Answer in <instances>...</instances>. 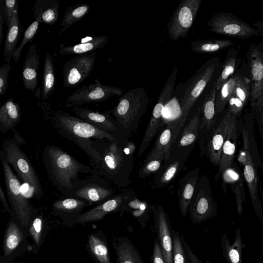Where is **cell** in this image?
<instances>
[{"label":"cell","instance_id":"cell-5","mask_svg":"<svg viewBox=\"0 0 263 263\" xmlns=\"http://www.w3.org/2000/svg\"><path fill=\"white\" fill-rule=\"evenodd\" d=\"M149 98L144 87L130 89L122 94L118 102L111 110V115L119 124L125 128L138 123L146 111Z\"/></svg>","mask_w":263,"mask_h":263},{"label":"cell","instance_id":"cell-49","mask_svg":"<svg viewBox=\"0 0 263 263\" xmlns=\"http://www.w3.org/2000/svg\"><path fill=\"white\" fill-rule=\"evenodd\" d=\"M151 263H165L159 239L156 237L154 241Z\"/></svg>","mask_w":263,"mask_h":263},{"label":"cell","instance_id":"cell-43","mask_svg":"<svg viewBox=\"0 0 263 263\" xmlns=\"http://www.w3.org/2000/svg\"><path fill=\"white\" fill-rule=\"evenodd\" d=\"M249 82L250 80L247 78L240 75L233 93V95L240 99L245 105L251 95Z\"/></svg>","mask_w":263,"mask_h":263},{"label":"cell","instance_id":"cell-48","mask_svg":"<svg viewBox=\"0 0 263 263\" xmlns=\"http://www.w3.org/2000/svg\"><path fill=\"white\" fill-rule=\"evenodd\" d=\"M5 11L6 15V25L10 24L15 11L18 9V1L17 0L4 1Z\"/></svg>","mask_w":263,"mask_h":263},{"label":"cell","instance_id":"cell-8","mask_svg":"<svg viewBox=\"0 0 263 263\" xmlns=\"http://www.w3.org/2000/svg\"><path fill=\"white\" fill-rule=\"evenodd\" d=\"M201 0H182L172 14L167 25L168 35L173 41L187 36L201 5Z\"/></svg>","mask_w":263,"mask_h":263},{"label":"cell","instance_id":"cell-11","mask_svg":"<svg viewBox=\"0 0 263 263\" xmlns=\"http://www.w3.org/2000/svg\"><path fill=\"white\" fill-rule=\"evenodd\" d=\"M96 51L72 58L64 64L63 87H73L80 85L90 74L96 59Z\"/></svg>","mask_w":263,"mask_h":263},{"label":"cell","instance_id":"cell-31","mask_svg":"<svg viewBox=\"0 0 263 263\" xmlns=\"http://www.w3.org/2000/svg\"><path fill=\"white\" fill-rule=\"evenodd\" d=\"M216 90L215 84L204 97L199 108L201 113L200 129L205 128L207 130L213 125L215 121V98Z\"/></svg>","mask_w":263,"mask_h":263},{"label":"cell","instance_id":"cell-10","mask_svg":"<svg viewBox=\"0 0 263 263\" xmlns=\"http://www.w3.org/2000/svg\"><path fill=\"white\" fill-rule=\"evenodd\" d=\"M124 89L112 86H105L96 78L95 83L89 85H83L66 100L68 107L80 106L82 105L105 101L115 96H121Z\"/></svg>","mask_w":263,"mask_h":263},{"label":"cell","instance_id":"cell-1","mask_svg":"<svg viewBox=\"0 0 263 263\" xmlns=\"http://www.w3.org/2000/svg\"><path fill=\"white\" fill-rule=\"evenodd\" d=\"M43 164L52 184L61 194L71 197L80 180V174H91V166L55 145H47L42 153Z\"/></svg>","mask_w":263,"mask_h":263},{"label":"cell","instance_id":"cell-25","mask_svg":"<svg viewBox=\"0 0 263 263\" xmlns=\"http://www.w3.org/2000/svg\"><path fill=\"white\" fill-rule=\"evenodd\" d=\"M232 166L226 169L221 174L223 183H229L233 191L236 201L237 211L241 215L243 211V202L245 199L243 181L239 170Z\"/></svg>","mask_w":263,"mask_h":263},{"label":"cell","instance_id":"cell-33","mask_svg":"<svg viewBox=\"0 0 263 263\" xmlns=\"http://www.w3.org/2000/svg\"><path fill=\"white\" fill-rule=\"evenodd\" d=\"M89 10V6L87 4H79L67 7L63 18L60 24L59 34H61L70 26L83 18Z\"/></svg>","mask_w":263,"mask_h":263},{"label":"cell","instance_id":"cell-50","mask_svg":"<svg viewBox=\"0 0 263 263\" xmlns=\"http://www.w3.org/2000/svg\"><path fill=\"white\" fill-rule=\"evenodd\" d=\"M185 248L187 256V263H210L208 260H206L205 262H203L198 258L197 255L193 252L187 242H185Z\"/></svg>","mask_w":263,"mask_h":263},{"label":"cell","instance_id":"cell-54","mask_svg":"<svg viewBox=\"0 0 263 263\" xmlns=\"http://www.w3.org/2000/svg\"><path fill=\"white\" fill-rule=\"evenodd\" d=\"M252 26L257 30L260 34L263 35V20L254 23Z\"/></svg>","mask_w":263,"mask_h":263},{"label":"cell","instance_id":"cell-3","mask_svg":"<svg viewBox=\"0 0 263 263\" xmlns=\"http://www.w3.org/2000/svg\"><path fill=\"white\" fill-rule=\"evenodd\" d=\"M85 153L94 173L115 182L118 181L124 158L117 140L92 139Z\"/></svg>","mask_w":263,"mask_h":263},{"label":"cell","instance_id":"cell-28","mask_svg":"<svg viewBox=\"0 0 263 263\" xmlns=\"http://www.w3.org/2000/svg\"><path fill=\"white\" fill-rule=\"evenodd\" d=\"M108 41V36L99 35L76 45L65 46L61 44L59 48V53L61 55L69 54L81 55L96 51L104 47Z\"/></svg>","mask_w":263,"mask_h":263},{"label":"cell","instance_id":"cell-41","mask_svg":"<svg viewBox=\"0 0 263 263\" xmlns=\"http://www.w3.org/2000/svg\"><path fill=\"white\" fill-rule=\"evenodd\" d=\"M89 246L91 252L100 263H111L108 249L100 238L91 235L89 238Z\"/></svg>","mask_w":263,"mask_h":263},{"label":"cell","instance_id":"cell-24","mask_svg":"<svg viewBox=\"0 0 263 263\" xmlns=\"http://www.w3.org/2000/svg\"><path fill=\"white\" fill-rule=\"evenodd\" d=\"M22 118L20 105L10 98L4 102L0 107V130L3 134L13 130Z\"/></svg>","mask_w":263,"mask_h":263},{"label":"cell","instance_id":"cell-45","mask_svg":"<svg viewBox=\"0 0 263 263\" xmlns=\"http://www.w3.org/2000/svg\"><path fill=\"white\" fill-rule=\"evenodd\" d=\"M42 226L43 216L40 214L34 219L30 228V233L37 245L40 243Z\"/></svg>","mask_w":263,"mask_h":263},{"label":"cell","instance_id":"cell-6","mask_svg":"<svg viewBox=\"0 0 263 263\" xmlns=\"http://www.w3.org/2000/svg\"><path fill=\"white\" fill-rule=\"evenodd\" d=\"M6 192L12 210L21 223L27 227L30 221L32 207L30 200L23 194L21 182L8 163L2 149L0 152Z\"/></svg>","mask_w":263,"mask_h":263},{"label":"cell","instance_id":"cell-35","mask_svg":"<svg viewBox=\"0 0 263 263\" xmlns=\"http://www.w3.org/2000/svg\"><path fill=\"white\" fill-rule=\"evenodd\" d=\"M89 204V203L85 200L67 197L53 202L52 208L55 212L61 214H79L85 207Z\"/></svg>","mask_w":263,"mask_h":263},{"label":"cell","instance_id":"cell-20","mask_svg":"<svg viewBox=\"0 0 263 263\" xmlns=\"http://www.w3.org/2000/svg\"><path fill=\"white\" fill-rule=\"evenodd\" d=\"M40 58L35 45L29 48L24 62L22 70V81L25 88L32 92L36 89L38 83V70Z\"/></svg>","mask_w":263,"mask_h":263},{"label":"cell","instance_id":"cell-2","mask_svg":"<svg viewBox=\"0 0 263 263\" xmlns=\"http://www.w3.org/2000/svg\"><path fill=\"white\" fill-rule=\"evenodd\" d=\"M43 119L48 122L62 137L74 143L85 153L92 139H108L116 141L111 134L61 110H55L51 104H40Z\"/></svg>","mask_w":263,"mask_h":263},{"label":"cell","instance_id":"cell-46","mask_svg":"<svg viewBox=\"0 0 263 263\" xmlns=\"http://www.w3.org/2000/svg\"><path fill=\"white\" fill-rule=\"evenodd\" d=\"M12 68L10 63H5L0 68V95H4L8 87L9 71Z\"/></svg>","mask_w":263,"mask_h":263},{"label":"cell","instance_id":"cell-40","mask_svg":"<svg viewBox=\"0 0 263 263\" xmlns=\"http://www.w3.org/2000/svg\"><path fill=\"white\" fill-rule=\"evenodd\" d=\"M173 241V263H187V256L185 248L186 242L182 234L171 229Z\"/></svg>","mask_w":263,"mask_h":263},{"label":"cell","instance_id":"cell-17","mask_svg":"<svg viewBox=\"0 0 263 263\" xmlns=\"http://www.w3.org/2000/svg\"><path fill=\"white\" fill-rule=\"evenodd\" d=\"M188 113L182 112L177 119L168 124L157 137L154 148L163 153L164 161L170 157L173 144L183 126Z\"/></svg>","mask_w":263,"mask_h":263},{"label":"cell","instance_id":"cell-12","mask_svg":"<svg viewBox=\"0 0 263 263\" xmlns=\"http://www.w3.org/2000/svg\"><path fill=\"white\" fill-rule=\"evenodd\" d=\"M243 146L239 159L243 164V176L247 183L255 213L263 224V213L258 196L257 177L252 156L250 153L248 131L243 130Z\"/></svg>","mask_w":263,"mask_h":263},{"label":"cell","instance_id":"cell-23","mask_svg":"<svg viewBox=\"0 0 263 263\" xmlns=\"http://www.w3.org/2000/svg\"><path fill=\"white\" fill-rule=\"evenodd\" d=\"M199 170L195 168L182 178L178 192L179 210L185 217L189 208L198 179Z\"/></svg>","mask_w":263,"mask_h":263},{"label":"cell","instance_id":"cell-22","mask_svg":"<svg viewBox=\"0 0 263 263\" xmlns=\"http://www.w3.org/2000/svg\"><path fill=\"white\" fill-rule=\"evenodd\" d=\"M236 118L232 115L228 132L222 147L218 176L221 175L223 172L231 167L233 163L238 138Z\"/></svg>","mask_w":263,"mask_h":263},{"label":"cell","instance_id":"cell-37","mask_svg":"<svg viewBox=\"0 0 263 263\" xmlns=\"http://www.w3.org/2000/svg\"><path fill=\"white\" fill-rule=\"evenodd\" d=\"M200 117L201 113L199 109L183 129L180 137L178 143L179 147L189 146L196 140L200 127Z\"/></svg>","mask_w":263,"mask_h":263},{"label":"cell","instance_id":"cell-4","mask_svg":"<svg viewBox=\"0 0 263 263\" xmlns=\"http://www.w3.org/2000/svg\"><path fill=\"white\" fill-rule=\"evenodd\" d=\"M3 148L10 166L21 180L30 186L34 197L37 199H41L44 196V192L38 175L20 145L13 138H10L4 141Z\"/></svg>","mask_w":263,"mask_h":263},{"label":"cell","instance_id":"cell-27","mask_svg":"<svg viewBox=\"0 0 263 263\" xmlns=\"http://www.w3.org/2000/svg\"><path fill=\"white\" fill-rule=\"evenodd\" d=\"M220 243L222 256L227 263H243L242 253L244 245L239 227L236 229L234 240L232 244L230 243L226 233L222 235Z\"/></svg>","mask_w":263,"mask_h":263},{"label":"cell","instance_id":"cell-14","mask_svg":"<svg viewBox=\"0 0 263 263\" xmlns=\"http://www.w3.org/2000/svg\"><path fill=\"white\" fill-rule=\"evenodd\" d=\"M154 230L158 237L165 263H173L172 227L167 213L161 205L152 208Z\"/></svg>","mask_w":263,"mask_h":263},{"label":"cell","instance_id":"cell-52","mask_svg":"<svg viewBox=\"0 0 263 263\" xmlns=\"http://www.w3.org/2000/svg\"><path fill=\"white\" fill-rule=\"evenodd\" d=\"M0 199L4 209L10 214H11V210L8 205L6 196L1 186L0 187Z\"/></svg>","mask_w":263,"mask_h":263},{"label":"cell","instance_id":"cell-15","mask_svg":"<svg viewBox=\"0 0 263 263\" xmlns=\"http://www.w3.org/2000/svg\"><path fill=\"white\" fill-rule=\"evenodd\" d=\"M196 195L189 211L192 223L199 224L215 216L217 208L211 196L204 190L200 189Z\"/></svg>","mask_w":263,"mask_h":263},{"label":"cell","instance_id":"cell-7","mask_svg":"<svg viewBox=\"0 0 263 263\" xmlns=\"http://www.w3.org/2000/svg\"><path fill=\"white\" fill-rule=\"evenodd\" d=\"M219 62L218 57L208 60L185 83L181 99L182 112L189 114L218 70Z\"/></svg>","mask_w":263,"mask_h":263},{"label":"cell","instance_id":"cell-26","mask_svg":"<svg viewBox=\"0 0 263 263\" xmlns=\"http://www.w3.org/2000/svg\"><path fill=\"white\" fill-rule=\"evenodd\" d=\"M60 3L57 0H36L32 10L35 21L53 25L59 17Z\"/></svg>","mask_w":263,"mask_h":263},{"label":"cell","instance_id":"cell-51","mask_svg":"<svg viewBox=\"0 0 263 263\" xmlns=\"http://www.w3.org/2000/svg\"><path fill=\"white\" fill-rule=\"evenodd\" d=\"M6 21V15L4 8V1H1L0 6V45L4 38L3 26Z\"/></svg>","mask_w":263,"mask_h":263},{"label":"cell","instance_id":"cell-19","mask_svg":"<svg viewBox=\"0 0 263 263\" xmlns=\"http://www.w3.org/2000/svg\"><path fill=\"white\" fill-rule=\"evenodd\" d=\"M123 200L122 195H116L85 213L81 214L75 219V222L84 224L100 220L107 214L119 210L122 205Z\"/></svg>","mask_w":263,"mask_h":263},{"label":"cell","instance_id":"cell-32","mask_svg":"<svg viewBox=\"0 0 263 263\" xmlns=\"http://www.w3.org/2000/svg\"><path fill=\"white\" fill-rule=\"evenodd\" d=\"M233 43V41L228 39L200 40L192 42L191 49L199 53H213L228 48Z\"/></svg>","mask_w":263,"mask_h":263},{"label":"cell","instance_id":"cell-30","mask_svg":"<svg viewBox=\"0 0 263 263\" xmlns=\"http://www.w3.org/2000/svg\"><path fill=\"white\" fill-rule=\"evenodd\" d=\"M22 32L17 9L14 13L10 24L7 27L4 48V60L5 63H10L13 58Z\"/></svg>","mask_w":263,"mask_h":263},{"label":"cell","instance_id":"cell-53","mask_svg":"<svg viewBox=\"0 0 263 263\" xmlns=\"http://www.w3.org/2000/svg\"><path fill=\"white\" fill-rule=\"evenodd\" d=\"M12 131L14 133L13 139L19 145L25 143L24 138L15 129H14Z\"/></svg>","mask_w":263,"mask_h":263},{"label":"cell","instance_id":"cell-42","mask_svg":"<svg viewBox=\"0 0 263 263\" xmlns=\"http://www.w3.org/2000/svg\"><path fill=\"white\" fill-rule=\"evenodd\" d=\"M39 24V23L35 21L26 29L20 45L16 48L14 51L13 59L15 63L18 62L23 47L26 43L28 42H31L33 39L37 31Z\"/></svg>","mask_w":263,"mask_h":263},{"label":"cell","instance_id":"cell-39","mask_svg":"<svg viewBox=\"0 0 263 263\" xmlns=\"http://www.w3.org/2000/svg\"><path fill=\"white\" fill-rule=\"evenodd\" d=\"M164 160L165 157L163 153L153 147L140 170V175L142 177H145L157 172Z\"/></svg>","mask_w":263,"mask_h":263},{"label":"cell","instance_id":"cell-13","mask_svg":"<svg viewBox=\"0 0 263 263\" xmlns=\"http://www.w3.org/2000/svg\"><path fill=\"white\" fill-rule=\"evenodd\" d=\"M112 194V191L101 176L92 173L80 180L71 197L79 198L90 203L104 201Z\"/></svg>","mask_w":263,"mask_h":263},{"label":"cell","instance_id":"cell-16","mask_svg":"<svg viewBox=\"0 0 263 263\" xmlns=\"http://www.w3.org/2000/svg\"><path fill=\"white\" fill-rule=\"evenodd\" d=\"M232 114L227 110L214 129L208 144V154L211 162L219 165L222 147L226 139Z\"/></svg>","mask_w":263,"mask_h":263},{"label":"cell","instance_id":"cell-21","mask_svg":"<svg viewBox=\"0 0 263 263\" xmlns=\"http://www.w3.org/2000/svg\"><path fill=\"white\" fill-rule=\"evenodd\" d=\"M55 89V68L53 58L48 53L45 54L42 83L37 88L35 96L39 103L49 104L50 99Z\"/></svg>","mask_w":263,"mask_h":263},{"label":"cell","instance_id":"cell-9","mask_svg":"<svg viewBox=\"0 0 263 263\" xmlns=\"http://www.w3.org/2000/svg\"><path fill=\"white\" fill-rule=\"evenodd\" d=\"M208 25L211 32L242 40L260 35L252 26L230 12L215 13Z\"/></svg>","mask_w":263,"mask_h":263},{"label":"cell","instance_id":"cell-18","mask_svg":"<svg viewBox=\"0 0 263 263\" xmlns=\"http://www.w3.org/2000/svg\"><path fill=\"white\" fill-rule=\"evenodd\" d=\"M72 110L78 118L101 129L109 133L116 130L117 121L112 118L111 110L99 112L80 106H73Z\"/></svg>","mask_w":263,"mask_h":263},{"label":"cell","instance_id":"cell-47","mask_svg":"<svg viewBox=\"0 0 263 263\" xmlns=\"http://www.w3.org/2000/svg\"><path fill=\"white\" fill-rule=\"evenodd\" d=\"M227 105L228 106V110L235 117L241 112L246 105L240 99L233 94Z\"/></svg>","mask_w":263,"mask_h":263},{"label":"cell","instance_id":"cell-38","mask_svg":"<svg viewBox=\"0 0 263 263\" xmlns=\"http://www.w3.org/2000/svg\"><path fill=\"white\" fill-rule=\"evenodd\" d=\"M23 233L13 221L9 223L4 240V254L10 255L19 245L23 239Z\"/></svg>","mask_w":263,"mask_h":263},{"label":"cell","instance_id":"cell-29","mask_svg":"<svg viewBox=\"0 0 263 263\" xmlns=\"http://www.w3.org/2000/svg\"><path fill=\"white\" fill-rule=\"evenodd\" d=\"M113 245L117 256V263H144L137 249L128 237H119Z\"/></svg>","mask_w":263,"mask_h":263},{"label":"cell","instance_id":"cell-36","mask_svg":"<svg viewBox=\"0 0 263 263\" xmlns=\"http://www.w3.org/2000/svg\"><path fill=\"white\" fill-rule=\"evenodd\" d=\"M240 74H234L216 92L215 109L216 113L221 112L232 95Z\"/></svg>","mask_w":263,"mask_h":263},{"label":"cell","instance_id":"cell-44","mask_svg":"<svg viewBox=\"0 0 263 263\" xmlns=\"http://www.w3.org/2000/svg\"><path fill=\"white\" fill-rule=\"evenodd\" d=\"M180 166L179 161H175L170 164L160 177L157 183L158 186L161 187L168 184L177 173Z\"/></svg>","mask_w":263,"mask_h":263},{"label":"cell","instance_id":"cell-34","mask_svg":"<svg viewBox=\"0 0 263 263\" xmlns=\"http://www.w3.org/2000/svg\"><path fill=\"white\" fill-rule=\"evenodd\" d=\"M237 52L233 48L230 49L222 65L221 72L214 82L216 91L232 77L235 72L237 60Z\"/></svg>","mask_w":263,"mask_h":263}]
</instances>
